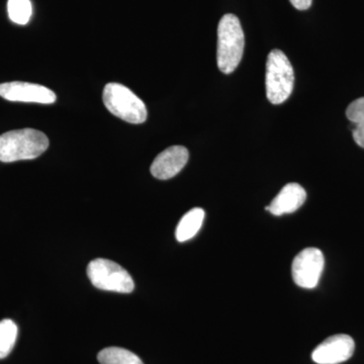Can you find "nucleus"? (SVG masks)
Masks as SVG:
<instances>
[{
    "label": "nucleus",
    "instance_id": "6",
    "mask_svg": "<svg viewBox=\"0 0 364 364\" xmlns=\"http://www.w3.org/2000/svg\"><path fill=\"white\" fill-rule=\"evenodd\" d=\"M325 259L322 251L306 248L294 257L291 265L294 282L303 289H315L324 270Z\"/></svg>",
    "mask_w": 364,
    "mask_h": 364
},
{
    "label": "nucleus",
    "instance_id": "17",
    "mask_svg": "<svg viewBox=\"0 0 364 364\" xmlns=\"http://www.w3.org/2000/svg\"><path fill=\"white\" fill-rule=\"evenodd\" d=\"M289 1L299 11H306L312 6L313 0H289Z\"/></svg>",
    "mask_w": 364,
    "mask_h": 364
},
{
    "label": "nucleus",
    "instance_id": "16",
    "mask_svg": "<svg viewBox=\"0 0 364 364\" xmlns=\"http://www.w3.org/2000/svg\"><path fill=\"white\" fill-rule=\"evenodd\" d=\"M353 139L361 148H364V123L358 124L353 130Z\"/></svg>",
    "mask_w": 364,
    "mask_h": 364
},
{
    "label": "nucleus",
    "instance_id": "11",
    "mask_svg": "<svg viewBox=\"0 0 364 364\" xmlns=\"http://www.w3.org/2000/svg\"><path fill=\"white\" fill-rule=\"evenodd\" d=\"M205 215V210L200 208H191L186 213L177 225L176 240L186 242L193 239L202 228Z\"/></svg>",
    "mask_w": 364,
    "mask_h": 364
},
{
    "label": "nucleus",
    "instance_id": "15",
    "mask_svg": "<svg viewBox=\"0 0 364 364\" xmlns=\"http://www.w3.org/2000/svg\"><path fill=\"white\" fill-rule=\"evenodd\" d=\"M346 117L353 124L364 123V97L358 98L348 105Z\"/></svg>",
    "mask_w": 364,
    "mask_h": 364
},
{
    "label": "nucleus",
    "instance_id": "2",
    "mask_svg": "<svg viewBox=\"0 0 364 364\" xmlns=\"http://www.w3.org/2000/svg\"><path fill=\"white\" fill-rule=\"evenodd\" d=\"M244 46L245 37L240 21L235 14H225L218 26L217 62L223 73L236 70L243 57Z\"/></svg>",
    "mask_w": 364,
    "mask_h": 364
},
{
    "label": "nucleus",
    "instance_id": "10",
    "mask_svg": "<svg viewBox=\"0 0 364 364\" xmlns=\"http://www.w3.org/2000/svg\"><path fill=\"white\" fill-rule=\"evenodd\" d=\"M306 200V193L298 183H289L282 188L265 210L273 215L291 214L298 210Z\"/></svg>",
    "mask_w": 364,
    "mask_h": 364
},
{
    "label": "nucleus",
    "instance_id": "12",
    "mask_svg": "<svg viewBox=\"0 0 364 364\" xmlns=\"http://www.w3.org/2000/svg\"><path fill=\"white\" fill-rule=\"evenodd\" d=\"M100 364H144L138 355L119 347H107L98 353Z\"/></svg>",
    "mask_w": 364,
    "mask_h": 364
},
{
    "label": "nucleus",
    "instance_id": "9",
    "mask_svg": "<svg viewBox=\"0 0 364 364\" xmlns=\"http://www.w3.org/2000/svg\"><path fill=\"white\" fill-rule=\"evenodd\" d=\"M189 153L183 146H172L160 153L152 165L151 174L157 179L167 181L177 176L188 161Z\"/></svg>",
    "mask_w": 364,
    "mask_h": 364
},
{
    "label": "nucleus",
    "instance_id": "13",
    "mask_svg": "<svg viewBox=\"0 0 364 364\" xmlns=\"http://www.w3.org/2000/svg\"><path fill=\"white\" fill-rule=\"evenodd\" d=\"M18 337V326L6 318L0 322V359L6 358L13 351Z\"/></svg>",
    "mask_w": 364,
    "mask_h": 364
},
{
    "label": "nucleus",
    "instance_id": "7",
    "mask_svg": "<svg viewBox=\"0 0 364 364\" xmlns=\"http://www.w3.org/2000/svg\"><path fill=\"white\" fill-rule=\"evenodd\" d=\"M0 97L9 102H36L43 105L54 104L57 100L56 95L49 88L21 81L0 85Z\"/></svg>",
    "mask_w": 364,
    "mask_h": 364
},
{
    "label": "nucleus",
    "instance_id": "5",
    "mask_svg": "<svg viewBox=\"0 0 364 364\" xmlns=\"http://www.w3.org/2000/svg\"><path fill=\"white\" fill-rule=\"evenodd\" d=\"M87 275L93 287L102 291L130 294L135 289L130 273L114 261L104 258L91 261Z\"/></svg>",
    "mask_w": 364,
    "mask_h": 364
},
{
    "label": "nucleus",
    "instance_id": "4",
    "mask_svg": "<svg viewBox=\"0 0 364 364\" xmlns=\"http://www.w3.org/2000/svg\"><path fill=\"white\" fill-rule=\"evenodd\" d=\"M102 100L111 114L131 124H143L147 119V109L141 98L119 83L105 85Z\"/></svg>",
    "mask_w": 364,
    "mask_h": 364
},
{
    "label": "nucleus",
    "instance_id": "8",
    "mask_svg": "<svg viewBox=\"0 0 364 364\" xmlns=\"http://www.w3.org/2000/svg\"><path fill=\"white\" fill-rule=\"evenodd\" d=\"M355 343L349 335L338 334L324 340L312 353L318 364H339L353 355Z\"/></svg>",
    "mask_w": 364,
    "mask_h": 364
},
{
    "label": "nucleus",
    "instance_id": "1",
    "mask_svg": "<svg viewBox=\"0 0 364 364\" xmlns=\"http://www.w3.org/2000/svg\"><path fill=\"white\" fill-rule=\"evenodd\" d=\"M48 147V136L35 129L7 132L0 136V161L11 163L36 159Z\"/></svg>",
    "mask_w": 364,
    "mask_h": 364
},
{
    "label": "nucleus",
    "instance_id": "3",
    "mask_svg": "<svg viewBox=\"0 0 364 364\" xmlns=\"http://www.w3.org/2000/svg\"><path fill=\"white\" fill-rule=\"evenodd\" d=\"M265 83L267 98L272 105L284 104L293 92L294 68L280 50H272L268 55Z\"/></svg>",
    "mask_w": 364,
    "mask_h": 364
},
{
    "label": "nucleus",
    "instance_id": "14",
    "mask_svg": "<svg viewBox=\"0 0 364 364\" xmlns=\"http://www.w3.org/2000/svg\"><path fill=\"white\" fill-rule=\"evenodd\" d=\"M7 11L11 21L18 25H26L32 16V4L30 0H9Z\"/></svg>",
    "mask_w": 364,
    "mask_h": 364
}]
</instances>
